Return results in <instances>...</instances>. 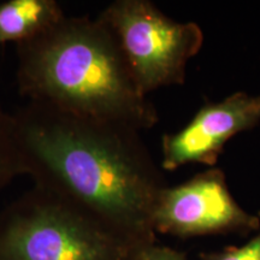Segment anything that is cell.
<instances>
[{
    "mask_svg": "<svg viewBox=\"0 0 260 260\" xmlns=\"http://www.w3.org/2000/svg\"><path fill=\"white\" fill-rule=\"evenodd\" d=\"M24 175L139 249L157 243L153 212L168 187L140 132L28 102L15 112Z\"/></svg>",
    "mask_w": 260,
    "mask_h": 260,
    "instance_id": "cell-1",
    "label": "cell"
},
{
    "mask_svg": "<svg viewBox=\"0 0 260 260\" xmlns=\"http://www.w3.org/2000/svg\"><path fill=\"white\" fill-rule=\"evenodd\" d=\"M21 95L75 115L148 130L159 121L140 92L115 37L99 18L65 15L16 45Z\"/></svg>",
    "mask_w": 260,
    "mask_h": 260,
    "instance_id": "cell-2",
    "label": "cell"
},
{
    "mask_svg": "<svg viewBox=\"0 0 260 260\" xmlns=\"http://www.w3.org/2000/svg\"><path fill=\"white\" fill-rule=\"evenodd\" d=\"M140 252L92 214L37 186L0 213V260H135Z\"/></svg>",
    "mask_w": 260,
    "mask_h": 260,
    "instance_id": "cell-3",
    "label": "cell"
},
{
    "mask_svg": "<svg viewBox=\"0 0 260 260\" xmlns=\"http://www.w3.org/2000/svg\"><path fill=\"white\" fill-rule=\"evenodd\" d=\"M98 18L111 30L146 96L161 87L183 84L188 60L204 44L197 23L174 21L148 0H116Z\"/></svg>",
    "mask_w": 260,
    "mask_h": 260,
    "instance_id": "cell-4",
    "label": "cell"
},
{
    "mask_svg": "<svg viewBox=\"0 0 260 260\" xmlns=\"http://www.w3.org/2000/svg\"><path fill=\"white\" fill-rule=\"evenodd\" d=\"M155 234L178 239L256 233L258 214H251L236 203L225 175L217 168L199 172L190 180L167 187L159 194L153 212Z\"/></svg>",
    "mask_w": 260,
    "mask_h": 260,
    "instance_id": "cell-5",
    "label": "cell"
},
{
    "mask_svg": "<svg viewBox=\"0 0 260 260\" xmlns=\"http://www.w3.org/2000/svg\"><path fill=\"white\" fill-rule=\"evenodd\" d=\"M259 123L260 95L236 92L206 104L186 126L162 136L161 168L174 171L190 162L213 167L233 136Z\"/></svg>",
    "mask_w": 260,
    "mask_h": 260,
    "instance_id": "cell-6",
    "label": "cell"
},
{
    "mask_svg": "<svg viewBox=\"0 0 260 260\" xmlns=\"http://www.w3.org/2000/svg\"><path fill=\"white\" fill-rule=\"evenodd\" d=\"M65 14L54 0H8L0 4V45L32 40Z\"/></svg>",
    "mask_w": 260,
    "mask_h": 260,
    "instance_id": "cell-7",
    "label": "cell"
},
{
    "mask_svg": "<svg viewBox=\"0 0 260 260\" xmlns=\"http://www.w3.org/2000/svg\"><path fill=\"white\" fill-rule=\"evenodd\" d=\"M21 175H24V168L16 135L15 119L0 102V190Z\"/></svg>",
    "mask_w": 260,
    "mask_h": 260,
    "instance_id": "cell-8",
    "label": "cell"
},
{
    "mask_svg": "<svg viewBox=\"0 0 260 260\" xmlns=\"http://www.w3.org/2000/svg\"><path fill=\"white\" fill-rule=\"evenodd\" d=\"M258 217L260 219V211ZM199 258L200 260H260V228L245 245L229 246L220 252L201 253Z\"/></svg>",
    "mask_w": 260,
    "mask_h": 260,
    "instance_id": "cell-9",
    "label": "cell"
},
{
    "mask_svg": "<svg viewBox=\"0 0 260 260\" xmlns=\"http://www.w3.org/2000/svg\"><path fill=\"white\" fill-rule=\"evenodd\" d=\"M139 256L140 260H188L186 253L176 251L168 246L157 245V243L141 249Z\"/></svg>",
    "mask_w": 260,
    "mask_h": 260,
    "instance_id": "cell-10",
    "label": "cell"
},
{
    "mask_svg": "<svg viewBox=\"0 0 260 260\" xmlns=\"http://www.w3.org/2000/svg\"><path fill=\"white\" fill-rule=\"evenodd\" d=\"M139 254H140V253H139ZM135 260H140V256H139V255H138V258H136V259H135Z\"/></svg>",
    "mask_w": 260,
    "mask_h": 260,
    "instance_id": "cell-11",
    "label": "cell"
}]
</instances>
